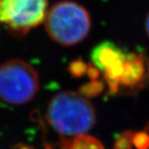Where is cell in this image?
Here are the masks:
<instances>
[{"mask_svg":"<svg viewBox=\"0 0 149 149\" xmlns=\"http://www.w3.org/2000/svg\"><path fill=\"white\" fill-rule=\"evenodd\" d=\"M20 149H33V148H31V147H28V146H23V147H21Z\"/></svg>","mask_w":149,"mask_h":149,"instance_id":"4fadbf2b","label":"cell"},{"mask_svg":"<svg viewBox=\"0 0 149 149\" xmlns=\"http://www.w3.org/2000/svg\"><path fill=\"white\" fill-rule=\"evenodd\" d=\"M148 74H149V63H148Z\"/></svg>","mask_w":149,"mask_h":149,"instance_id":"5bb4252c","label":"cell"},{"mask_svg":"<svg viewBox=\"0 0 149 149\" xmlns=\"http://www.w3.org/2000/svg\"><path fill=\"white\" fill-rule=\"evenodd\" d=\"M88 65L82 60H74L70 63L68 71L74 77H80L87 73Z\"/></svg>","mask_w":149,"mask_h":149,"instance_id":"8fae6325","label":"cell"},{"mask_svg":"<svg viewBox=\"0 0 149 149\" xmlns=\"http://www.w3.org/2000/svg\"><path fill=\"white\" fill-rule=\"evenodd\" d=\"M126 57L127 53L111 41L102 42L92 51L93 64L100 70L111 93L120 91L119 81L124 70Z\"/></svg>","mask_w":149,"mask_h":149,"instance_id":"5b68a950","label":"cell"},{"mask_svg":"<svg viewBox=\"0 0 149 149\" xmlns=\"http://www.w3.org/2000/svg\"><path fill=\"white\" fill-rule=\"evenodd\" d=\"M133 146L136 149L149 148V134L146 131H139L132 134Z\"/></svg>","mask_w":149,"mask_h":149,"instance_id":"9c48e42d","label":"cell"},{"mask_svg":"<svg viewBox=\"0 0 149 149\" xmlns=\"http://www.w3.org/2000/svg\"><path fill=\"white\" fill-rule=\"evenodd\" d=\"M145 26H146V34L149 38V11L146 15V24H145Z\"/></svg>","mask_w":149,"mask_h":149,"instance_id":"7c38bea8","label":"cell"},{"mask_svg":"<svg viewBox=\"0 0 149 149\" xmlns=\"http://www.w3.org/2000/svg\"><path fill=\"white\" fill-rule=\"evenodd\" d=\"M103 89V84L98 80H91V83L82 86L80 94L83 96H95L98 95Z\"/></svg>","mask_w":149,"mask_h":149,"instance_id":"ba28073f","label":"cell"},{"mask_svg":"<svg viewBox=\"0 0 149 149\" xmlns=\"http://www.w3.org/2000/svg\"><path fill=\"white\" fill-rule=\"evenodd\" d=\"M65 149H104L103 145L94 137L88 134H80L76 136L72 140L65 142Z\"/></svg>","mask_w":149,"mask_h":149,"instance_id":"52a82bcc","label":"cell"},{"mask_svg":"<svg viewBox=\"0 0 149 149\" xmlns=\"http://www.w3.org/2000/svg\"><path fill=\"white\" fill-rule=\"evenodd\" d=\"M47 12L48 0H0V23L15 37L41 24Z\"/></svg>","mask_w":149,"mask_h":149,"instance_id":"277c9868","label":"cell"},{"mask_svg":"<svg viewBox=\"0 0 149 149\" xmlns=\"http://www.w3.org/2000/svg\"><path fill=\"white\" fill-rule=\"evenodd\" d=\"M44 22L49 38L65 47L79 44L88 36L92 26L87 9L70 0L53 5L48 10Z\"/></svg>","mask_w":149,"mask_h":149,"instance_id":"7a4b0ae2","label":"cell"},{"mask_svg":"<svg viewBox=\"0 0 149 149\" xmlns=\"http://www.w3.org/2000/svg\"><path fill=\"white\" fill-rule=\"evenodd\" d=\"M39 89V74L26 61L15 58L0 64V101L12 105L26 104Z\"/></svg>","mask_w":149,"mask_h":149,"instance_id":"3957f363","label":"cell"},{"mask_svg":"<svg viewBox=\"0 0 149 149\" xmlns=\"http://www.w3.org/2000/svg\"><path fill=\"white\" fill-rule=\"evenodd\" d=\"M146 62L140 53H127L124 70L119 81L120 89L134 92L144 87L146 81Z\"/></svg>","mask_w":149,"mask_h":149,"instance_id":"8992f818","label":"cell"},{"mask_svg":"<svg viewBox=\"0 0 149 149\" xmlns=\"http://www.w3.org/2000/svg\"><path fill=\"white\" fill-rule=\"evenodd\" d=\"M46 117L49 125L64 136H76L92 130L96 121L93 105L82 94L60 92L48 103Z\"/></svg>","mask_w":149,"mask_h":149,"instance_id":"6da1fadb","label":"cell"},{"mask_svg":"<svg viewBox=\"0 0 149 149\" xmlns=\"http://www.w3.org/2000/svg\"><path fill=\"white\" fill-rule=\"evenodd\" d=\"M132 134L131 131H126L122 133L115 142L114 149H133L132 143Z\"/></svg>","mask_w":149,"mask_h":149,"instance_id":"30bf717a","label":"cell"}]
</instances>
